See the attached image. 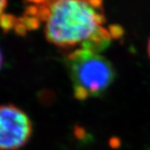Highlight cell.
Returning <instances> with one entry per match:
<instances>
[{
    "label": "cell",
    "mask_w": 150,
    "mask_h": 150,
    "mask_svg": "<svg viewBox=\"0 0 150 150\" xmlns=\"http://www.w3.org/2000/svg\"><path fill=\"white\" fill-rule=\"evenodd\" d=\"M148 54H149V56L150 58V38L149 40V43H148Z\"/></svg>",
    "instance_id": "obj_7"
},
{
    "label": "cell",
    "mask_w": 150,
    "mask_h": 150,
    "mask_svg": "<svg viewBox=\"0 0 150 150\" xmlns=\"http://www.w3.org/2000/svg\"><path fill=\"white\" fill-rule=\"evenodd\" d=\"M34 12L45 22L47 40L61 48L79 46L98 53L112 37L103 27L102 0H46Z\"/></svg>",
    "instance_id": "obj_1"
},
{
    "label": "cell",
    "mask_w": 150,
    "mask_h": 150,
    "mask_svg": "<svg viewBox=\"0 0 150 150\" xmlns=\"http://www.w3.org/2000/svg\"><path fill=\"white\" fill-rule=\"evenodd\" d=\"M32 122L13 104L0 105V150H18L30 139Z\"/></svg>",
    "instance_id": "obj_3"
},
{
    "label": "cell",
    "mask_w": 150,
    "mask_h": 150,
    "mask_svg": "<svg viewBox=\"0 0 150 150\" xmlns=\"http://www.w3.org/2000/svg\"><path fill=\"white\" fill-rule=\"evenodd\" d=\"M2 64H3V55H2V53L0 51V69L2 67Z\"/></svg>",
    "instance_id": "obj_6"
},
{
    "label": "cell",
    "mask_w": 150,
    "mask_h": 150,
    "mask_svg": "<svg viewBox=\"0 0 150 150\" xmlns=\"http://www.w3.org/2000/svg\"><path fill=\"white\" fill-rule=\"evenodd\" d=\"M0 26L2 27L4 30L8 31V30L12 29L14 26H16V22H15V19L13 16L3 15L1 19H0Z\"/></svg>",
    "instance_id": "obj_4"
},
{
    "label": "cell",
    "mask_w": 150,
    "mask_h": 150,
    "mask_svg": "<svg viewBox=\"0 0 150 150\" xmlns=\"http://www.w3.org/2000/svg\"><path fill=\"white\" fill-rule=\"evenodd\" d=\"M67 67L79 100L102 96L116 78L112 64L98 53L79 48L67 56Z\"/></svg>",
    "instance_id": "obj_2"
},
{
    "label": "cell",
    "mask_w": 150,
    "mask_h": 150,
    "mask_svg": "<svg viewBox=\"0 0 150 150\" xmlns=\"http://www.w3.org/2000/svg\"><path fill=\"white\" fill-rule=\"evenodd\" d=\"M6 5H7V0H0V19L4 15L3 13H4Z\"/></svg>",
    "instance_id": "obj_5"
}]
</instances>
